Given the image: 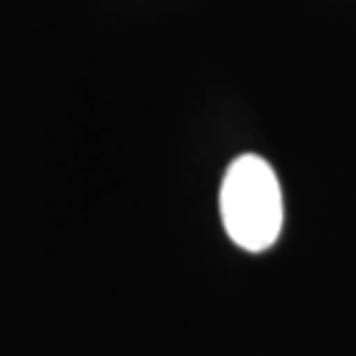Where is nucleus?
<instances>
[{
	"mask_svg": "<svg viewBox=\"0 0 356 356\" xmlns=\"http://www.w3.org/2000/svg\"><path fill=\"white\" fill-rule=\"evenodd\" d=\"M219 211L229 241L243 251L272 248L282 229V191L269 161L256 153L238 156L222 179Z\"/></svg>",
	"mask_w": 356,
	"mask_h": 356,
	"instance_id": "obj_1",
	"label": "nucleus"
}]
</instances>
